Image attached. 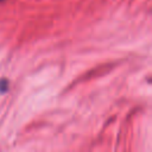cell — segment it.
I'll return each instance as SVG.
<instances>
[{"label":"cell","instance_id":"obj_1","mask_svg":"<svg viewBox=\"0 0 152 152\" xmlns=\"http://www.w3.org/2000/svg\"><path fill=\"white\" fill-rule=\"evenodd\" d=\"M0 1H2V0H0Z\"/></svg>","mask_w":152,"mask_h":152}]
</instances>
